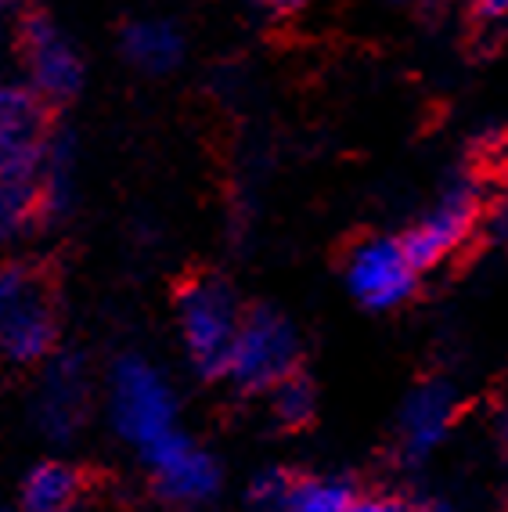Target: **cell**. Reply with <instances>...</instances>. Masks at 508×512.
Segmentation results:
<instances>
[{"instance_id":"6da1fadb","label":"cell","mask_w":508,"mask_h":512,"mask_svg":"<svg viewBox=\"0 0 508 512\" xmlns=\"http://www.w3.org/2000/svg\"><path fill=\"white\" fill-rule=\"evenodd\" d=\"M58 318L44 278L26 264L0 267V357L15 365L40 361L55 347Z\"/></svg>"},{"instance_id":"7c38bea8","label":"cell","mask_w":508,"mask_h":512,"mask_svg":"<svg viewBox=\"0 0 508 512\" xmlns=\"http://www.w3.org/2000/svg\"><path fill=\"white\" fill-rule=\"evenodd\" d=\"M83 372L76 357H62L51 375H47L44 386V401H40V419H44V430L51 437H69L76 422L83 419Z\"/></svg>"},{"instance_id":"5bb4252c","label":"cell","mask_w":508,"mask_h":512,"mask_svg":"<svg viewBox=\"0 0 508 512\" xmlns=\"http://www.w3.org/2000/svg\"><path fill=\"white\" fill-rule=\"evenodd\" d=\"M80 498V473L62 462H44L22 484L26 512H69Z\"/></svg>"},{"instance_id":"44dd1931","label":"cell","mask_w":508,"mask_h":512,"mask_svg":"<svg viewBox=\"0 0 508 512\" xmlns=\"http://www.w3.org/2000/svg\"><path fill=\"white\" fill-rule=\"evenodd\" d=\"M267 8L271 11H282V15H289V11H300V8H307L310 0H264Z\"/></svg>"},{"instance_id":"30bf717a","label":"cell","mask_w":508,"mask_h":512,"mask_svg":"<svg viewBox=\"0 0 508 512\" xmlns=\"http://www.w3.org/2000/svg\"><path fill=\"white\" fill-rule=\"evenodd\" d=\"M119 47L134 69L148 76H163L177 69L184 58V37L181 29L166 19H134L123 26Z\"/></svg>"},{"instance_id":"7402d4cb","label":"cell","mask_w":508,"mask_h":512,"mask_svg":"<svg viewBox=\"0 0 508 512\" xmlns=\"http://www.w3.org/2000/svg\"><path fill=\"white\" fill-rule=\"evenodd\" d=\"M415 512H447V509H444L440 502H426V505H418Z\"/></svg>"},{"instance_id":"8fae6325","label":"cell","mask_w":508,"mask_h":512,"mask_svg":"<svg viewBox=\"0 0 508 512\" xmlns=\"http://www.w3.org/2000/svg\"><path fill=\"white\" fill-rule=\"evenodd\" d=\"M454 401L444 386H422L404 408V451L411 458H422L444 440L451 426Z\"/></svg>"},{"instance_id":"52a82bcc","label":"cell","mask_w":508,"mask_h":512,"mask_svg":"<svg viewBox=\"0 0 508 512\" xmlns=\"http://www.w3.org/2000/svg\"><path fill=\"white\" fill-rule=\"evenodd\" d=\"M346 285L364 307L393 311L415 293L418 271L411 267L400 238H368L346 260Z\"/></svg>"},{"instance_id":"ffe728a7","label":"cell","mask_w":508,"mask_h":512,"mask_svg":"<svg viewBox=\"0 0 508 512\" xmlns=\"http://www.w3.org/2000/svg\"><path fill=\"white\" fill-rule=\"evenodd\" d=\"M350 512H400V505L393 498H357Z\"/></svg>"},{"instance_id":"7a4b0ae2","label":"cell","mask_w":508,"mask_h":512,"mask_svg":"<svg viewBox=\"0 0 508 512\" xmlns=\"http://www.w3.org/2000/svg\"><path fill=\"white\" fill-rule=\"evenodd\" d=\"M177 314H181V332L191 365L206 379L227 375L231 350H235L238 329H242L235 293L220 278H191L177 293Z\"/></svg>"},{"instance_id":"3957f363","label":"cell","mask_w":508,"mask_h":512,"mask_svg":"<svg viewBox=\"0 0 508 512\" xmlns=\"http://www.w3.org/2000/svg\"><path fill=\"white\" fill-rule=\"evenodd\" d=\"M296 361H300V339L292 325L271 307H256L242 318L227 375L238 390L260 394L296 375Z\"/></svg>"},{"instance_id":"9c48e42d","label":"cell","mask_w":508,"mask_h":512,"mask_svg":"<svg viewBox=\"0 0 508 512\" xmlns=\"http://www.w3.org/2000/svg\"><path fill=\"white\" fill-rule=\"evenodd\" d=\"M145 462L152 466L159 494L177 505H202L220 487L217 462L177 430L159 440V444H152L145 451Z\"/></svg>"},{"instance_id":"d6986e66","label":"cell","mask_w":508,"mask_h":512,"mask_svg":"<svg viewBox=\"0 0 508 512\" xmlns=\"http://www.w3.org/2000/svg\"><path fill=\"white\" fill-rule=\"evenodd\" d=\"M472 11L487 22H498L508 15V0H472Z\"/></svg>"},{"instance_id":"e0dca14e","label":"cell","mask_w":508,"mask_h":512,"mask_svg":"<svg viewBox=\"0 0 508 512\" xmlns=\"http://www.w3.org/2000/svg\"><path fill=\"white\" fill-rule=\"evenodd\" d=\"M274 415L285 426H307L314 419V386L307 375H289L282 386H274Z\"/></svg>"},{"instance_id":"2e32d148","label":"cell","mask_w":508,"mask_h":512,"mask_svg":"<svg viewBox=\"0 0 508 512\" xmlns=\"http://www.w3.org/2000/svg\"><path fill=\"white\" fill-rule=\"evenodd\" d=\"M40 217V188L26 181H0V242L26 235Z\"/></svg>"},{"instance_id":"5b68a950","label":"cell","mask_w":508,"mask_h":512,"mask_svg":"<svg viewBox=\"0 0 508 512\" xmlns=\"http://www.w3.org/2000/svg\"><path fill=\"white\" fill-rule=\"evenodd\" d=\"M51 134L47 101L33 87L0 83V181L37 184Z\"/></svg>"},{"instance_id":"9a60e30c","label":"cell","mask_w":508,"mask_h":512,"mask_svg":"<svg viewBox=\"0 0 508 512\" xmlns=\"http://www.w3.org/2000/svg\"><path fill=\"white\" fill-rule=\"evenodd\" d=\"M354 487L346 480H328V476H292L289 498L282 512H350L354 505Z\"/></svg>"},{"instance_id":"277c9868","label":"cell","mask_w":508,"mask_h":512,"mask_svg":"<svg viewBox=\"0 0 508 512\" xmlns=\"http://www.w3.org/2000/svg\"><path fill=\"white\" fill-rule=\"evenodd\" d=\"M173 394L163 383V375L155 372L141 357H119L112 368V419L116 430L134 444L148 451L163 437H170L173 426Z\"/></svg>"},{"instance_id":"ba28073f","label":"cell","mask_w":508,"mask_h":512,"mask_svg":"<svg viewBox=\"0 0 508 512\" xmlns=\"http://www.w3.org/2000/svg\"><path fill=\"white\" fill-rule=\"evenodd\" d=\"M476 217H480L476 188H472V184L451 188L408 235L400 238V246L408 253L411 267H415V271H429V267H436L444 256H451L454 249L472 235Z\"/></svg>"},{"instance_id":"8992f818","label":"cell","mask_w":508,"mask_h":512,"mask_svg":"<svg viewBox=\"0 0 508 512\" xmlns=\"http://www.w3.org/2000/svg\"><path fill=\"white\" fill-rule=\"evenodd\" d=\"M22 58L29 69V87L47 105H65L83 91V58L44 11L22 19Z\"/></svg>"},{"instance_id":"ac0fdd59","label":"cell","mask_w":508,"mask_h":512,"mask_svg":"<svg viewBox=\"0 0 508 512\" xmlns=\"http://www.w3.org/2000/svg\"><path fill=\"white\" fill-rule=\"evenodd\" d=\"M289 487H292V476L282 473V469H267V473H260L253 480V487H249V498H253V505H260V509L267 512H282L285 498H289Z\"/></svg>"},{"instance_id":"cb8c5ba5","label":"cell","mask_w":508,"mask_h":512,"mask_svg":"<svg viewBox=\"0 0 508 512\" xmlns=\"http://www.w3.org/2000/svg\"><path fill=\"white\" fill-rule=\"evenodd\" d=\"M0 512H8V509H0Z\"/></svg>"},{"instance_id":"4fadbf2b","label":"cell","mask_w":508,"mask_h":512,"mask_svg":"<svg viewBox=\"0 0 508 512\" xmlns=\"http://www.w3.org/2000/svg\"><path fill=\"white\" fill-rule=\"evenodd\" d=\"M73 141L65 134H51L44 166H40L37 188H40V217L58 220L73 206Z\"/></svg>"},{"instance_id":"603a6c76","label":"cell","mask_w":508,"mask_h":512,"mask_svg":"<svg viewBox=\"0 0 508 512\" xmlns=\"http://www.w3.org/2000/svg\"><path fill=\"white\" fill-rule=\"evenodd\" d=\"M4 4H11V0H0V8H4Z\"/></svg>"}]
</instances>
